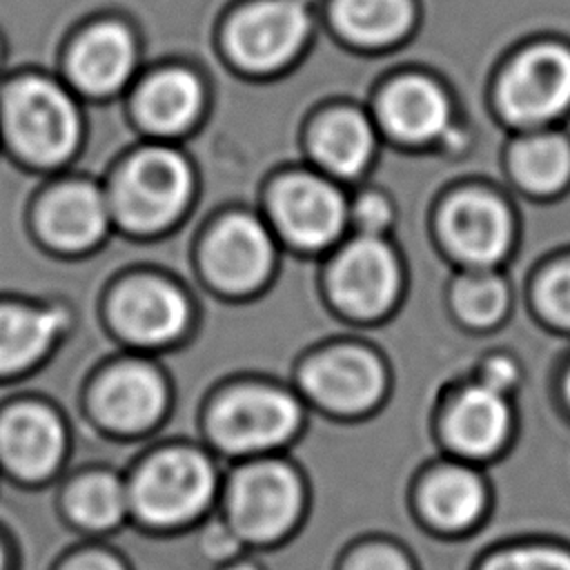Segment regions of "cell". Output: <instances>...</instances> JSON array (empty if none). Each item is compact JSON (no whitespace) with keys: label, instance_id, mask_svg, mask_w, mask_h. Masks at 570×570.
Masks as SVG:
<instances>
[{"label":"cell","instance_id":"12","mask_svg":"<svg viewBox=\"0 0 570 570\" xmlns=\"http://www.w3.org/2000/svg\"><path fill=\"white\" fill-rule=\"evenodd\" d=\"M443 234L465 261L492 263L510 243V216L497 198L465 191L445 207Z\"/></svg>","mask_w":570,"mask_h":570},{"label":"cell","instance_id":"26","mask_svg":"<svg viewBox=\"0 0 570 570\" xmlns=\"http://www.w3.org/2000/svg\"><path fill=\"white\" fill-rule=\"evenodd\" d=\"M67 503L78 523L102 530L120 521L127 497L114 476L89 474L71 488Z\"/></svg>","mask_w":570,"mask_h":570},{"label":"cell","instance_id":"28","mask_svg":"<svg viewBox=\"0 0 570 570\" xmlns=\"http://www.w3.org/2000/svg\"><path fill=\"white\" fill-rule=\"evenodd\" d=\"M508 303L505 287L494 276H470L456 285L454 305L459 314L472 325L494 323Z\"/></svg>","mask_w":570,"mask_h":570},{"label":"cell","instance_id":"21","mask_svg":"<svg viewBox=\"0 0 570 570\" xmlns=\"http://www.w3.org/2000/svg\"><path fill=\"white\" fill-rule=\"evenodd\" d=\"M203 102L198 80L183 71L171 69L154 76L138 94V116L156 131H178L191 122Z\"/></svg>","mask_w":570,"mask_h":570},{"label":"cell","instance_id":"34","mask_svg":"<svg viewBox=\"0 0 570 570\" xmlns=\"http://www.w3.org/2000/svg\"><path fill=\"white\" fill-rule=\"evenodd\" d=\"M0 570H4V550L0 548Z\"/></svg>","mask_w":570,"mask_h":570},{"label":"cell","instance_id":"10","mask_svg":"<svg viewBox=\"0 0 570 570\" xmlns=\"http://www.w3.org/2000/svg\"><path fill=\"white\" fill-rule=\"evenodd\" d=\"M305 387L323 405L356 412L372 405L383 392V370L370 352L338 347L323 352L307 365Z\"/></svg>","mask_w":570,"mask_h":570},{"label":"cell","instance_id":"35","mask_svg":"<svg viewBox=\"0 0 570 570\" xmlns=\"http://www.w3.org/2000/svg\"><path fill=\"white\" fill-rule=\"evenodd\" d=\"M568 396H570V379H568Z\"/></svg>","mask_w":570,"mask_h":570},{"label":"cell","instance_id":"3","mask_svg":"<svg viewBox=\"0 0 570 570\" xmlns=\"http://www.w3.org/2000/svg\"><path fill=\"white\" fill-rule=\"evenodd\" d=\"M189 196V169L167 149L138 154L118 176L114 205L125 225L156 229L169 223Z\"/></svg>","mask_w":570,"mask_h":570},{"label":"cell","instance_id":"27","mask_svg":"<svg viewBox=\"0 0 570 570\" xmlns=\"http://www.w3.org/2000/svg\"><path fill=\"white\" fill-rule=\"evenodd\" d=\"M481 570H570V548L552 541H517L494 550Z\"/></svg>","mask_w":570,"mask_h":570},{"label":"cell","instance_id":"30","mask_svg":"<svg viewBox=\"0 0 570 570\" xmlns=\"http://www.w3.org/2000/svg\"><path fill=\"white\" fill-rule=\"evenodd\" d=\"M347 570H412V566L392 546H370L352 557Z\"/></svg>","mask_w":570,"mask_h":570},{"label":"cell","instance_id":"11","mask_svg":"<svg viewBox=\"0 0 570 570\" xmlns=\"http://www.w3.org/2000/svg\"><path fill=\"white\" fill-rule=\"evenodd\" d=\"M274 216L292 240L316 247L341 232L345 205L327 183L312 176H289L274 191Z\"/></svg>","mask_w":570,"mask_h":570},{"label":"cell","instance_id":"16","mask_svg":"<svg viewBox=\"0 0 570 570\" xmlns=\"http://www.w3.org/2000/svg\"><path fill=\"white\" fill-rule=\"evenodd\" d=\"M445 432L459 452L488 456L503 445L510 432V410L499 390L472 387L454 403Z\"/></svg>","mask_w":570,"mask_h":570},{"label":"cell","instance_id":"25","mask_svg":"<svg viewBox=\"0 0 570 570\" xmlns=\"http://www.w3.org/2000/svg\"><path fill=\"white\" fill-rule=\"evenodd\" d=\"M517 178L534 191H552L570 174L568 145L557 136H537L523 140L512 151Z\"/></svg>","mask_w":570,"mask_h":570},{"label":"cell","instance_id":"5","mask_svg":"<svg viewBox=\"0 0 570 570\" xmlns=\"http://www.w3.org/2000/svg\"><path fill=\"white\" fill-rule=\"evenodd\" d=\"M301 488L294 472L281 463H258L243 470L229 497L234 528L252 541H272L296 519Z\"/></svg>","mask_w":570,"mask_h":570},{"label":"cell","instance_id":"9","mask_svg":"<svg viewBox=\"0 0 570 570\" xmlns=\"http://www.w3.org/2000/svg\"><path fill=\"white\" fill-rule=\"evenodd\" d=\"M269 263V236L249 216L225 218L205 245V267L225 289H252L263 281Z\"/></svg>","mask_w":570,"mask_h":570},{"label":"cell","instance_id":"6","mask_svg":"<svg viewBox=\"0 0 570 570\" xmlns=\"http://www.w3.org/2000/svg\"><path fill=\"white\" fill-rule=\"evenodd\" d=\"M307 27L309 20L298 0H263L236 16L227 40L243 65L272 69L298 49Z\"/></svg>","mask_w":570,"mask_h":570},{"label":"cell","instance_id":"4","mask_svg":"<svg viewBox=\"0 0 570 570\" xmlns=\"http://www.w3.org/2000/svg\"><path fill=\"white\" fill-rule=\"evenodd\" d=\"M298 421L296 403L272 387H238L212 414L216 441L234 452H254L285 441Z\"/></svg>","mask_w":570,"mask_h":570},{"label":"cell","instance_id":"13","mask_svg":"<svg viewBox=\"0 0 570 570\" xmlns=\"http://www.w3.org/2000/svg\"><path fill=\"white\" fill-rule=\"evenodd\" d=\"M62 448V425L42 405L13 407L0 423V454L22 476L49 474L58 465Z\"/></svg>","mask_w":570,"mask_h":570},{"label":"cell","instance_id":"14","mask_svg":"<svg viewBox=\"0 0 570 570\" xmlns=\"http://www.w3.org/2000/svg\"><path fill=\"white\" fill-rule=\"evenodd\" d=\"M114 318L127 336L142 343H160L183 330L187 303L165 281L136 278L116 294Z\"/></svg>","mask_w":570,"mask_h":570},{"label":"cell","instance_id":"22","mask_svg":"<svg viewBox=\"0 0 570 570\" xmlns=\"http://www.w3.org/2000/svg\"><path fill=\"white\" fill-rule=\"evenodd\" d=\"M65 318L58 309L0 307V372H11L36 361Z\"/></svg>","mask_w":570,"mask_h":570},{"label":"cell","instance_id":"19","mask_svg":"<svg viewBox=\"0 0 570 570\" xmlns=\"http://www.w3.org/2000/svg\"><path fill=\"white\" fill-rule=\"evenodd\" d=\"M134 65L131 36L118 24L87 31L71 53V73L80 87L105 94L122 85Z\"/></svg>","mask_w":570,"mask_h":570},{"label":"cell","instance_id":"8","mask_svg":"<svg viewBox=\"0 0 570 570\" xmlns=\"http://www.w3.org/2000/svg\"><path fill=\"white\" fill-rule=\"evenodd\" d=\"M332 292L338 305L358 316L383 312L399 289L394 254L376 238H358L332 267Z\"/></svg>","mask_w":570,"mask_h":570},{"label":"cell","instance_id":"23","mask_svg":"<svg viewBox=\"0 0 570 570\" xmlns=\"http://www.w3.org/2000/svg\"><path fill=\"white\" fill-rule=\"evenodd\" d=\"M312 147L325 167L352 176L370 158L372 131L356 111H336L314 127Z\"/></svg>","mask_w":570,"mask_h":570},{"label":"cell","instance_id":"1","mask_svg":"<svg viewBox=\"0 0 570 570\" xmlns=\"http://www.w3.org/2000/svg\"><path fill=\"white\" fill-rule=\"evenodd\" d=\"M2 109L16 147L36 163L62 160L78 140L73 102L47 80H18L7 89Z\"/></svg>","mask_w":570,"mask_h":570},{"label":"cell","instance_id":"2","mask_svg":"<svg viewBox=\"0 0 570 570\" xmlns=\"http://www.w3.org/2000/svg\"><path fill=\"white\" fill-rule=\"evenodd\" d=\"M214 492V472L207 459L189 450L154 456L136 476L134 505L154 525H178L196 517Z\"/></svg>","mask_w":570,"mask_h":570},{"label":"cell","instance_id":"17","mask_svg":"<svg viewBox=\"0 0 570 570\" xmlns=\"http://www.w3.org/2000/svg\"><path fill=\"white\" fill-rule=\"evenodd\" d=\"M485 505L488 490L481 476L459 465L436 470L421 490V508L430 523L450 532L472 528L483 517Z\"/></svg>","mask_w":570,"mask_h":570},{"label":"cell","instance_id":"31","mask_svg":"<svg viewBox=\"0 0 570 570\" xmlns=\"http://www.w3.org/2000/svg\"><path fill=\"white\" fill-rule=\"evenodd\" d=\"M356 218L363 229H379L387 220V207L376 196H365L356 203Z\"/></svg>","mask_w":570,"mask_h":570},{"label":"cell","instance_id":"15","mask_svg":"<svg viewBox=\"0 0 570 570\" xmlns=\"http://www.w3.org/2000/svg\"><path fill=\"white\" fill-rule=\"evenodd\" d=\"M165 387L156 372L140 363L111 370L98 385L96 410L111 428L131 432L142 430L160 414Z\"/></svg>","mask_w":570,"mask_h":570},{"label":"cell","instance_id":"33","mask_svg":"<svg viewBox=\"0 0 570 570\" xmlns=\"http://www.w3.org/2000/svg\"><path fill=\"white\" fill-rule=\"evenodd\" d=\"M227 570H256V568H252V566H247V563H238V566H232V568H227Z\"/></svg>","mask_w":570,"mask_h":570},{"label":"cell","instance_id":"18","mask_svg":"<svg viewBox=\"0 0 570 570\" xmlns=\"http://www.w3.org/2000/svg\"><path fill=\"white\" fill-rule=\"evenodd\" d=\"M40 220L51 243L78 249L102 234L107 205L91 185H65L49 194Z\"/></svg>","mask_w":570,"mask_h":570},{"label":"cell","instance_id":"7","mask_svg":"<svg viewBox=\"0 0 570 570\" xmlns=\"http://www.w3.org/2000/svg\"><path fill=\"white\" fill-rule=\"evenodd\" d=\"M501 102L517 120H546L570 102V53L537 47L521 56L501 85Z\"/></svg>","mask_w":570,"mask_h":570},{"label":"cell","instance_id":"32","mask_svg":"<svg viewBox=\"0 0 570 570\" xmlns=\"http://www.w3.org/2000/svg\"><path fill=\"white\" fill-rule=\"evenodd\" d=\"M65 570H122V566L102 552H89L73 559Z\"/></svg>","mask_w":570,"mask_h":570},{"label":"cell","instance_id":"29","mask_svg":"<svg viewBox=\"0 0 570 570\" xmlns=\"http://www.w3.org/2000/svg\"><path fill=\"white\" fill-rule=\"evenodd\" d=\"M541 303L554 321L570 325V261L557 265L546 276L541 285Z\"/></svg>","mask_w":570,"mask_h":570},{"label":"cell","instance_id":"20","mask_svg":"<svg viewBox=\"0 0 570 570\" xmlns=\"http://www.w3.org/2000/svg\"><path fill=\"white\" fill-rule=\"evenodd\" d=\"M381 116L396 136L405 140H425L443 131L448 122V102L432 82L423 78H405L385 91Z\"/></svg>","mask_w":570,"mask_h":570},{"label":"cell","instance_id":"24","mask_svg":"<svg viewBox=\"0 0 570 570\" xmlns=\"http://www.w3.org/2000/svg\"><path fill=\"white\" fill-rule=\"evenodd\" d=\"M334 18L352 40L385 45L407 29L412 4L410 0H336Z\"/></svg>","mask_w":570,"mask_h":570}]
</instances>
